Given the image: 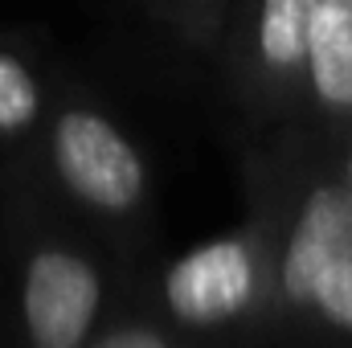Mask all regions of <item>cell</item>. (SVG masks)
<instances>
[{"mask_svg":"<svg viewBox=\"0 0 352 348\" xmlns=\"http://www.w3.org/2000/svg\"><path fill=\"white\" fill-rule=\"evenodd\" d=\"M102 307L98 266L70 246H41L25 262L21 324L29 348H87Z\"/></svg>","mask_w":352,"mask_h":348,"instance_id":"2","label":"cell"},{"mask_svg":"<svg viewBox=\"0 0 352 348\" xmlns=\"http://www.w3.org/2000/svg\"><path fill=\"white\" fill-rule=\"evenodd\" d=\"M311 303H316L332 324L352 328V262L336 266V270H328V274L320 279V287H316Z\"/></svg>","mask_w":352,"mask_h":348,"instance_id":"8","label":"cell"},{"mask_svg":"<svg viewBox=\"0 0 352 348\" xmlns=\"http://www.w3.org/2000/svg\"><path fill=\"white\" fill-rule=\"evenodd\" d=\"M258 287V262L246 238L226 234L213 238L168 266L160 295L176 324L184 328H217L238 320Z\"/></svg>","mask_w":352,"mask_h":348,"instance_id":"3","label":"cell"},{"mask_svg":"<svg viewBox=\"0 0 352 348\" xmlns=\"http://www.w3.org/2000/svg\"><path fill=\"white\" fill-rule=\"evenodd\" d=\"M54 173L94 213L127 217L144 205L148 168L135 144L94 107H66L50 131Z\"/></svg>","mask_w":352,"mask_h":348,"instance_id":"1","label":"cell"},{"mask_svg":"<svg viewBox=\"0 0 352 348\" xmlns=\"http://www.w3.org/2000/svg\"><path fill=\"white\" fill-rule=\"evenodd\" d=\"M307 74L328 107H352V0H320L307 41Z\"/></svg>","mask_w":352,"mask_h":348,"instance_id":"5","label":"cell"},{"mask_svg":"<svg viewBox=\"0 0 352 348\" xmlns=\"http://www.w3.org/2000/svg\"><path fill=\"white\" fill-rule=\"evenodd\" d=\"M41 115V87L33 78V70L0 50V135H21L25 127H33V119Z\"/></svg>","mask_w":352,"mask_h":348,"instance_id":"7","label":"cell"},{"mask_svg":"<svg viewBox=\"0 0 352 348\" xmlns=\"http://www.w3.org/2000/svg\"><path fill=\"white\" fill-rule=\"evenodd\" d=\"M316 4L320 0H263L258 4L254 45H258L263 70L295 74V70L307 66V41H311Z\"/></svg>","mask_w":352,"mask_h":348,"instance_id":"6","label":"cell"},{"mask_svg":"<svg viewBox=\"0 0 352 348\" xmlns=\"http://www.w3.org/2000/svg\"><path fill=\"white\" fill-rule=\"evenodd\" d=\"M344 262H352V188L324 184L303 201L295 217L278 270L283 295L291 303H311L320 279Z\"/></svg>","mask_w":352,"mask_h":348,"instance_id":"4","label":"cell"},{"mask_svg":"<svg viewBox=\"0 0 352 348\" xmlns=\"http://www.w3.org/2000/svg\"><path fill=\"white\" fill-rule=\"evenodd\" d=\"M87 348H173V340L156 328V324H144V320H127V324H115L107 328L102 336H90Z\"/></svg>","mask_w":352,"mask_h":348,"instance_id":"9","label":"cell"}]
</instances>
